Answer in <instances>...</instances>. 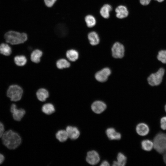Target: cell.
<instances>
[{
  "label": "cell",
  "instance_id": "cell-1",
  "mask_svg": "<svg viewBox=\"0 0 166 166\" xmlns=\"http://www.w3.org/2000/svg\"><path fill=\"white\" fill-rule=\"evenodd\" d=\"M2 144L10 150L18 148L22 142V138L20 134L12 129L5 132L2 138Z\"/></svg>",
  "mask_w": 166,
  "mask_h": 166
},
{
  "label": "cell",
  "instance_id": "cell-2",
  "mask_svg": "<svg viewBox=\"0 0 166 166\" xmlns=\"http://www.w3.org/2000/svg\"><path fill=\"white\" fill-rule=\"evenodd\" d=\"M4 38L7 43L14 45L24 43L27 40L28 37L25 33L10 31L5 34Z\"/></svg>",
  "mask_w": 166,
  "mask_h": 166
},
{
  "label": "cell",
  "instance_id": "cell-3",
  "mask_svg": "<svg viewBox=\"0 0 166 166\" xmlns=\"http://www.w3.org/2000/svg\"><path fill=\"white\" fill-rule=\"evenodd\" d=\"M165 73V69L160 68L156 72L150 74L147 78L148 83L150 86L154 87L160 85L162 83Z\"/></svg>",
  "mask_w": 166,
  "mask_h": 166
},
{
  "label": "cell",
  "instance_id": "cell-4",
  "mask_svg": "<svg viewBox=\"0 0 166 166\" xmlns=\"http://www.w3.org/2000/svg\"><path fill=\"white\" fill-rule=\"evenodd\" d=\"M154 148L159 153L163 154L166 151V133L160 132L153 139Z\"/></svg>",
  "mask_w": 166,
  "mask_h": 166
},
{
  "label": "cell",
  "instance_id": "cell-5",
  "mask_svg": "<svg viewBox=\"0 0 166 166\" xmlns=\"http://www.w3.org/2000/svg\"><path fill=\"white\" fill-rule=\"evenodd\" d=\"M23 92V89L21 87L17 85H14L9 87L6 95L11 101L17 102L21 99Z\"/></svg>",
  "mask_w": 166,
  "mask_h": 166
},
{
  "label": "cell",
  "instance_id": "cell-6",
  "mask_svg": "<svg viewBox=\"0 0 166 166\" xmlns=\"http://www.w3.org/2000/svg\"><path fill=\"white\" fill-rule=\"evenodd\" d=\"M10 111L13 119L15 121H20L26 114V111L22 108H18L16 104H12L10 107Z\"/></svg>",
  "mask_w": 166,
  "mask_h": 166
},
{
  "label": "cell",
  "instance_id": "cell-7",
  "mask_svg": "<svg viewBox=\"0 0 166 166\" xmlns=\"http://www.w3.org/2000/svg\"><path fill=\"white\" fill-rule=\"evenodd\" d=\"M112 55L113 57L116 58H122L124 56V48L121 43L116 42L112 48Z\"/></svg>",
  "mask_w": 166,
  "mask_h": 166
},
{
  "label": "cell",
  "instance_id": "cell-8",
  "mask_svg": "<svg viewBox=\"0 0 166 166\" xmlns=\"http://www.w3.org/2000/svg\"><path fill=\"white\" fill-rule=\"evenodd\" d=\"M69 139L72 140H76L80 137V132L77 127L74 126L68 125L65 129Z\"/></svg>",
  "mask_w": 166,
  "mask_h": 166
},
{
  "label": "cell",
  "instance_id": "cell-9",
  "mask_svg": "<svg viewBox=\"0 0 166 166\" xmlns=\"http://www.w3.org/2000/svg\"><path fill=\"white\" fill-rule=\"evenodd\" d=\"M100 160L99 155L97 151L91 150L87 153L86 161L88 164L92 165H95L98 164Z\"/></svg>",
  "mask_w": 166,
  "mask_h": 166
},
{
  "label": "cell",
  "instance_id": "cell-10",
  "mask_svg": "<svg viewBox=\"0 0 166 166\" xmlns=\"http://www.w3.org/2000/svg\"><path fill=\"white\" fill-rule=\"evenodd\" d=\"M111 73L110 69L105 68L97 72L95 74V78L98 81L103 82L106 81Z\"/></svg>",
  "mask_w": 166,
  "mask_h": 166
},
{
  "label": "cell",
  "instance_id": "cell-11",
  "mask_svg": "<svg viewBox=\"0 0 166 166\" xmlns=\"http://www.w3.org/2000/svg\"><path fill=\"white\" fill-rule=\"evenodd\" d=\"M107 105L104 102L96 101L91 105V109L95 113L99 114L103 112L106 109Z\"/></svg>",
  "mask_w": 166,
  "mask_h": 166
},
{
  "label": "cell",
  "instance_id": "cell-12",
  "mask_svg": "<svg viewBox=\"0 0 166 166\" xmlns=\"http://www.w3.org/2000/svg\"><path fill=\"white\" fill-rule=\"evenodd\" d=\"M42 112L46 115H50L56 111L54 105L50 102H46L44 103L42 107Z\"/></svg>",
  "mask_w": 166,
  "mask_h": 166
},
{
  "label": "cell",
  "instance_id": "cell-13",
  "mask_svg": "<svg viewBox=\"0 0 166 166\" xmlns=\"http://www.w3.org/2000/svg\"><path fill=\"white\" fill-rule=\"evenodd\" d=\"M49 94L48 91L44 88H40L38 89L36 93L37 99L40 101L44 102L49 97Z\"/></svg>",
  "mask_w": 166,
  "mask_h": 166
},
{
  "label": "cell",
  "instance_id": "cell-14",
  "mask_svg": "<svg viewBox=\"0 0 166 166\" xmlns=\"http://www.w3.org/2000/svg\"><path fill=\"white\" fill-rule=\"evenodd\" d=\"M136 129L137 133L142 136H146L149 131V128L148 125L144 123L138 124L136 127Z\"/></svg>",
  "mask_w": 166,
  "mask_h": 166
},
{
  "label": "cell",
  "instance_id": "cell-15",
  "mask_svg": "<svg viewBox=\"0 0 166 166\" xmlns=\"http://www.w3.org/2000/svg\"><path fill=\"white\" fill-rule=\"evenodd\" d=\"M105 132L107 136L110 140H119L121 138V133L117 132L113 128H107Z\"/></svg>",
  "mask_w": 166,
  "mask_h": 166
},
{
  "label": "cell",
  "instance_id": "cell-16",
  "mask_svg": "<svg viewBox=\"0 0 166 166\" xmlns=\"http://www.w3.org/2000/svg\"><path fill=\"white\" fill-rule=\"evenodd\" d=\"M115 12L117 17L120 19L126 17L128 14V12L126 7L122 5L117 7L115 10Z\"/></svg>",
  "mask_w": 166,
  "mask_h": 166
},
{
  "label": "cell",
  "instance_id": "cell-17",
  "mask_svg": "<svg viewBox=\"0 0 166 166\" xmlns=\"http://www.w3.org/2000/svg\"><path fill=\"white\" fill-rule=\"evenodd\" d=\"M55 137L61 143L65 142L69 139L67 133L65 129L58 130L55 134Z\"/></svg>",
  "mask_w": 166,
  "mask_h": 166
},
{
  "label": "cell",
  "instance_id": "cell-18",
  "mask_svg": "<svg viewBox=\"0 0 166 166\" xmlns=\"http://www.w3.org/2000/svg\"><path fill=\"white\" fill-rule=\"evenodd\" d=\"M127 157L122 153H119L117 156V160L113 162V166H124L126 164Z\"/></svg>",
  "mask_w": 166,
  "mask_h": 166
},
{
  "label": "cell",
  "instance_id": "cell-19",
  "mask_svg": "<svg viewBox=\"0 0 166 166\" xmlns=\"http://www.w3.org/2000/svg\"><path fill=\"white\" fill-rule=\"evenodd\" d=\"M55 33L60 37L65 36L68 33V29L66 26L63 24L57 25L55 28Z\"/></svg>",
  "mask_w": 166,
  "mask_h": 166
},
{
  "label": "cell",
  "instance_id": "cell-20",
  "mask_svg": "<svg viewBox=\"0 0 166 166\" xmlns=\"http://www.w3.org/2000/svg\"><path fill=\"white\" fill-rule=\"evenodd\" d=\"M42 51L38 49L33 50L30 55V59L33 62L35 63H38L41 60V58L42 55Z\"/></svg>",
  "mask_w": 166,
  "mask_h": 166
},
{
  "label": "cell",
  "instance_id": "cell-21",
  "mask_svg": "<svg viewBox=\"0 0 166 166\" xmlns=\"http://www.w3.org/2000/svg\"><path fill=\"white\" fill-rule=\"evenodd\" d=\"M88 38L90 44L93 45H97L100 42L98 35L94 31L91 32L89 34Z\"/></svg>",
  "mask_w": 166,
  "mask_h": 166
},
{
  "label": "cell",
  "instance_id": "cell-22",
  "mask_svg": "<svg viewBox=\"0 0 166 166\" xmlns=\"http://www.w3.org/2000/svg\"><path fill=\"white\" fill-rule=\"evenodd\" d=\"M66 55L68 60L72 61H76L79 57L78 52L76 50L73 49L67 50L66 53Z\"/></svg>",
  "mask_w": 166,
  "mask_h": 166
},
{
  "label": "cell",
  "instance_id": "cell-23",
  "mask_svg": "<svg viewBox=\"0 0 166 166\" xmlns=\"http://www.w3.org/2000/svg\"><path fill=\"white\" fill-rule=\"evenodd\" d=\"M111 6L108 4L104 5L101 8L100 13L104 18H108L109 16V12L112 10Z\"/></svg>",
  "mask_w": 166,
  "mask_h": 166
},
{
  "label": "cell",
  "instance_id": "cell-24",
  "mask_svg": "<svg viewBox=\"0 0 166 166\" xmlns=\"http://www.w3.org/2000/svg\"><path fill=\"white\" fill-rule=\"evenodd\" d=\"M141 145L142 149L147 151H151L154 148L153 142L148 139L144 140L142 141Z\"/></svg>",
  "mask_w": 166,
  "mask_h": 166
},
{
  "label": "cell",
  "instance_id": "cell-25",
  "mask_svg": "<svg viewBox=\"0 0 166 166\" xmlns=\"http://www.w3.org/2000/svg\"><path fill=\"white\" fill-rule=\"evenodd\" d=\"M11 47L6 43H2L0 45V53L5 56H9L11 53Z\"/></svg>",
  "mask_w": 166,
  "mask_h": 166
},
{
  "label": "cell",
  "instance_id": "cell-26",
  "mask_svg": "<svg viewBox=\"0 0 166 166\" xmlns=\"http://www.w3.org/2000/svg\"><path fill=\"white\" fill-rule=\"evenodd\" d=\"M15 64L18 66H23L26 64L27 60L24 55H20L16 56L14 58Z\"/></svg>",
  "mask_w": 166,
  "mask_h": 166
},
{
  "label": "cell",
  "instance_id": "cell-27",
  "mask_svg": "<svg viewBox=\"0 0 166 166\" xmlns=\"http://www.w3.org/2000/svg\"><path fill=\"white\" fill-rule=\"evenodd\" d=\"M56 65L58 69H62L69 67L70 66V64L66 59L61 58L57 61Z\"/></svg>",
  "mask_w": 166,
  "mask_h": 166
},
{
  "label": "cell",
  "instance_id": "cell-28",
  "mask_svg": "<svg viewBox=\"0 0 166 166\" xmlns=\"http://www.w3.org/2000/svg\"><path fill=\"white\" fill-rule=\"evenodd\" d=\"M158 61L163 64H166V50H159L156 56Z\"/></svg>",
  "mask_w": 166,
  "mask_h": 166
},
{
  "label": "cell",
  "instance_id": "cell-29",
  "mask_svg": "<svg viewBox=\"0 0 166 166\" xmlns=\"http://www.w3.org/2000/svg\"><path fill=\"white\" fill-rule=\"evenodd\" d=\"M87 26L89 27H92L96 24L95 18L92 15H89L86 16L85 18Z\"/></svg>",
  "mask_w": 166,
  "mask_h": 166
},
{
  "label": "cell",
  "instance_id": "cell-30",
  "mask_svg": "<svg viewBox=\"0 0 166 166\" xmlns=\"http://www.w3.org/2000/svg\"><path fill=\"white\" fill-rule=\"evenodd\" d=\"M161 128L164 130H166V116L162 117L160 120Z\"/></svg>",
  "mask_w": 166,
  "mask_h": 166
},
{
  "label": "cell",
  "instance_id": "cell-31",
  "mask_svg": "<svg viewBox=\"0 0 166 166\" xmlns=\"http://www.w3.org/2000/svg\"><path fill=\"white\" fill-rule=\"evenodd\" d=\"M57 0H44L45 3L48 7H51L53 6Z\"/></svg>",
  "mask_w": 166,
  "mask_h": 166
},
{
  "label": "cell",
  "instance_id": "cell-32",
  "mask_svg": "<svg viewBox=\"0 0 166 166\" xmlns=\"http://www.w3.org/2000/svg\"><path fill=\"white\" fill-rule=\"evenodd\" d=\"M5 132V128L3 123L0 121V138H1Z\"/></svg>",
  "mask_w": 166,
  "mask_h": 166
},
{
  "label": "cell",
  "instance_id": "cell-33",
  "mask_svg": "<svg viewBox=\"0 0 166 166\" xmlns=\"http://www.w3.org/2000/svg\"><path fill=\"white\" fill-rule=\"evenodd\" d=\"M151 0H140V3L143 6H147L150 3Z\"/></svg>",
  "mask_w": 166,
  "mask_h": 166
},
{
  "label": "cell",
  "instance_id": "cell-34",
  "mask_svg": "<svg viewBox=\"0 0 166 166\" xmlns=\"http://www.w3.org/2000/svg\"><path fill=\"white\" fill-rule=\"evenodd\" d=\"M101 166H109L110 165L109 163L106 160L103 161L100 165Z\"/></svg>",
  "mask_w": 166,
  "mask_h": 166
},
{
  "label": "cell",
  "instance_id": "cell-35",
  "mask_svg": "<svg viewBox=\"0 0 166 166\" xmlns=\"http://www.w3.org/2000/svg\"><path fill=\"white\" fill-rule=\"evenodd\" d=\"M5 159L4 156L2 154L0 153V165L4 162Z\"/></svg>",
  "mask_w": 166,
  "mask_h": 166
},
{
  "label": "cell",
  "instance_id": "cell-36",
  "mask_svg": "<svg viewBox=\"0 0 166 166\" xmlns=\"http://www.w3.org/2000/svg\"><path fill=\"white\" fill-rule=\"evenodd\" d=\"M163 154L164 161L166 164V151Z\"/></svg>",
  "mask_w": 166,
  "mask_h": 166
},
{
  "label": "cell",
  "instance_id": "cell-37",
  "mask_svg": "<svg viewBox=\"0 0 166 166\" xmlns=\"http://www.w3.org/2000/svg\"><path fill=\"white\" fill-rule=\"evenodd\" d=\"M156 0L159 2H162L164 1V0Z\"/></svg>",
  "mask_w": 166,
  "mask_h": 166
},
{
  "label": "cell",
  "instance_id": "cell-38",
  "mask_svg": "<svg viewBox=\"0 0 166 166\" xmlns=\"http://www.w3.org/2000/svg\"><path fill=\"white\" fill-rule=\"evenodd\" d=\"M164 109L166 112V104L165 105V106H164Z\"/></svg>",
  "mask_w": 166,
  "mask_h": 166
}]
</instances>
